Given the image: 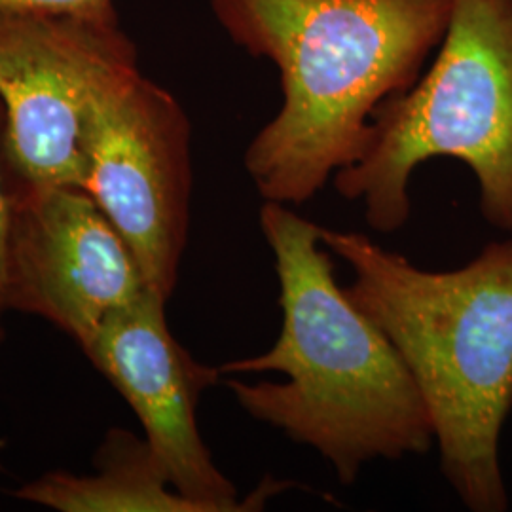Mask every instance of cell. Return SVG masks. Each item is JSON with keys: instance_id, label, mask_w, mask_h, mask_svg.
Here are the masks:
<instances>
[{"instance_id": "2", "label": "cell", "mask_w": 512, "mask_h": 512, "mask_svg": "<svg viewBox=\"0 0 512 512\" xmlns=\"http://www.w3.org/2000/svg\"><path fill=\"white\" fill-rule=\"evenodd\" d=\"M239 48L270 59L283 105L245 150L264 202L302 205L366 145L448 31L454 0H211Z\"/></svg>"}, {"instance_id": "8", "label": "cell", "mask_w": 512, "mask_h": 512, "mask_svg": "<svg viewBox=\"0 0 512 512\" xmlns=\"http://www.w3.org/2000/svg\"><path fill=\"white\" fill-rule=\"evenodd\" d=\"M165 304L148 291L110 313L82 351L133 408L179 494L202 512L260 509L287 484L266 480L247 501H238L236 486L215 465L198 427L200 397L219 384L222 372L198 363L175 340Z\"/></svg>"}, {"instance_id": "5", "label": "cell", "mask_w": 512, "mask_h": 512, "mask_svg": "<svg viewBox=\"0 0 512 512\" xmlns=\"http://www.w3.org/2000/svg\"><path fill=\"white\" fill-rule=\"evenodd\" d=\"M82 188L135 256L148 289L171 298L190 222V122L179 101L120 65L93 95L82 131Z\"/></svg>"}, {"instance_id": "3", "label": "cell", "mask_w": 512, "mask_h": 512, "mask_svg": "<svg viewBox=\"0 0 512 512\" xmlns=\"http://www.w3.org/2000/svg\"><path fill=\"white\" fill-rule=\"evenodd\" d=\"M319 239L351 268L346 293L420 387L452 490L469 511H507L499 442L512 408V238L452 272L421 270L359 232L319 226Z\"/></svg>"}, {"instance_id": "1", "label": "cell", "mask_w": 512, "mask_h": 512, "mask_svg": "<svg viewBox=\"0 0 512 512\" xmlns=\"http://www.w3.org/2000/svg\"><path fill=\"white\" fill-rule=\"evenodd\" d=\"M260 228L274 253L283 325L268 351L220 372L287 380L226 382L239 406L321 454L342 484L376 459L429 452L435 427L420 387L384 330L336 283L319 226L264 202Z\"/></svg>"}, {"instance_id": "4", "label": "cell", "mask_w": 512, "mask_h": 512, "mask_svg": "<svg viewBox=\"0 0 512 512\" xmlns=\"http://www.w3.org/2000/svg\"><path fill=\"white\" fill-rule=\"evenodd\" d=\"M433 158L467 165L482 217L512 232V0H454L431 69L378 107L361 156L332 181L393 234L410 219L412 173Z\"/></svg>"}, {"instance_id": "11", "label": "cell", "mask_w": 512, "mask_h": 512, "mask_svg": "<svg viewBox=\"0 0 512 512\" xmlns=\"http://www.w3.org/2000/svg\"><path fill=\"white\" fill-rule=\"evenodd\" d=\"M8 236H10V188L2 171V109H0V342L4 338V315L8 308Z\"/></svg>"}, {"instance_id": "6", "label": "cell", "mask_w": 512, "mask_h": 512, "mask_svg": "<svg viewBox=\"0 0 512 512\" xmlns=\"http://www.w3.org/2000/svg\"><path fill=\"white\" fill-rule=\"evenodd\" d=\"M133 59L118 25L0 12L2 156L12 183L82 188L93 95Z\"/></svg>"}, {"instance_id": "7", "label": "cell", "mask_w": 512, "mask_h": 512, "mask_svg": "<svg viewBox=\"0 0 512 512\" xmlns=\"http://www.w3.org/2000/svg\"><path fill=\"white\" fill-rule=\"evenodd\" d=\"M8 188V308L46 319L84 348L110 313L150 291L143 272L84 188Z\"/></svg>"}, {"instance_id": "10", "label": "cell", "mask_w": 512, "mask_h": 512, "mask_svg": "<svg viewBox=\"0 0 512 512\" xmlns=\"http://www.w3.org/2000/svg\"><path fill=\"white\" fill-rule=\"evenodd\" d=\"M0 12L116 25L112 0H0Z\"/></svg>"}, {"instance_id": "9", "label": "cell", "mask_w": 512, "mask_h": 512, "mask_svg": "<svg viewBox=\"0 0 512 512\" xmlns=\"http://www.w3.org/2000/svg\"><path fill=\"white\" fill-rule=\"evenodd\" d=\"M93 465V475L38 476L16 497L59 512H202L177 492L147 439L128 429H110Z\"/></svg>"}]
</instances>
